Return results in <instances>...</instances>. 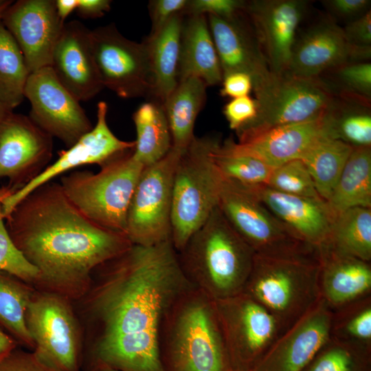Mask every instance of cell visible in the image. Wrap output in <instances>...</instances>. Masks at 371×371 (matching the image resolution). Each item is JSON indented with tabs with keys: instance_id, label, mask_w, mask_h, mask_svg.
<instances>
[{
	"instance_id": "obj_1",
	"label": "cell",
	"mask_w": 371,
	"mask_h": 371,
	"mask_svg": "<svg viewBox=\"0 0 371 371\" xmlns=\"http://www.w3.org/2000/svg\"><path fill=\"white\" fill-rule=\"evenodd\" d=\"M191 286L171 240L133 244L95 269L80 299L89 328V370L164 371L161 323L175 300Z\"/></svg>"
},
{
	"instance_id": "obj_2",
	"label": "cell",
	"mask_w": 371,
	"mask_h": 371,
	"mask_svg": "<svg viewBox=\"0 0 371 371\" xmlns=\"http://www.w3.org/2000/svg\"><path fill=\"white\" fill-rule=\"evenodd\" d=\"M5 220L14 243L38 271L32 286L71 302L86 294L95 269L133 245L125 234L89 219L52 181L24 197Z\"/></svg>"
},
{
	"instance_id": "obj_3",
	"label": "cell",
	"mask_w": 371,
	"mask_h": 371,
	"mask_svg": "<svg viewBox=\"0 0 371 371\" xmlns=\"http://www.w3.org/2000/svg\"><path fill=\"white\" fill-rule=\"evenodd\" d=\"M164 371H230L214 301L193 286L166 312L159 332Z\"/></svg>"
},
{
	"instance_id": "obj_4",
	"label": "cell",
	"mask_w": 371,
	"mask_h": 371,
	"mask_svg": "<svg viewBox=\"0 0 371 371\" xmlns=\"http://www.w3.org/2000/svg\"><path fill=\"white\" fill-rule=\"evenodd\" d=\"M254 255L218 205L177 251L188 281L213 300L243 292Z\"/></svg>"
},
{
	"instance_id": "obj_5",
	"label": "cell",
	"mask_w": 371,
	"mask_h": 371,
	"mask_svg": "<svg viewBox=\"0 0 371 371\" xmlns=\"http://www.w3.org/2000/svg\"><path fill=\"white\" fill-rule=\"evenodd\" d=\"M318 251L291 256L254 255L243 293L267 309L282 333L322 297Z\"/></svg>"
},
{
	"instance_id": "obj_6",
	"label": "cell",
	"mask_w": 371,
	"mask_h": 371,
	"mask_svg": "<svg viewBox=\"0 0 371 371\" xmlns=\"http://www.w3.org/2000/svg\"><path fill=\"white\" fill-rule=\"evenodd\" d=\"M132 150L106 161L97 173L74 171L60 183L67 197L89 219L124 234L128 206L144 168Z\"/></svg>"
},
{
	"instance_id": "obj_7",
	"label": "cell",
	"mask_w": 371,
	"mask_h": 371,
	"mask_svg": "<svg viewBox=\"0 0 371 371\" xmlns=\"http://www.w3.org/2000/svg\"><path fill=\"white\" fill-rule=\"evenodd\" d=\"M216 139L195 136L177 163L171 211V241L177 251L218 205L222 179L210 155Z\"/></svg>"
},
{
	"instance_id": "obj_8",
	"label": "cell",
	"mask_w": 371,
	"mask_h": 371,
	"mask_svg": "<svg viewBox=\"0 0 371 371\" xmlns=\"http://www.w3.org/2000/svg\"><path fill=\"white\" fill-rule=\"evenodd\" d=\"M255 96L258 106L257 117L236 134L238 139L317 119L337 102L329 85L319 77L304 78L286 73L274 74L271 81Z\"/></svg>"
},
{
	"instance_id": "obj_9",
	"label": "cell",
	"mask_w": 371,
	"mask_h": 371,
	"mask_svg": "<svg viewBox=\"0 0 371 371\" xmlns=\"http://www.w3.org/2000/svg\"><path fill=\"white\" fill-rule=\"evenodd\" d=\"M218 207L255 254L284 257L317 249L295 237L253 192L223 179Z\"/></svg>"
},
{
	"instance_id": "obj_10",
	"label": "cell",
	"mask_w": 371,
	"mask_h": 371,
	"mask_svg": "<svg viewBox=\"0 0 371 371\" xmlns=\"http://www.w3.org/2000/svg\"><path fill=\"white\" fill-rule=\"evenodd\" d=\"M214 301L230 370L251 371L282 334L278 321L243 292Z\"/></svg>"
},
{
	"instance_id": "obj_11",
	"label": "cell",
	"mask_w": 371,
	"mask_h": 371,
	"mask_svg": "<svg viewBox=\"0 0 371 371\" xmlns=\"http://www.w3.org/2000/svg\"><path fill=\"white\" fill-rule=\"evenodd\" d=\"M67 298L35 289L25 313V322L34 342L32 350L59 371H80L81 333Z\"/></svg>"
},
{
	"instance_id": "obj_12",
	"label": "cell",
	"mask_w": 371,
	"mask_h": 371,
	"mask_svg": "<svg viewBox=\"0 0 371 371\" xmlns=\"http://www.w3.org/2000/svg\"><path fill=\"white\" fill-rule=\"evenodd\" d=\"M181 154L171 148L161 160L144 168L126 216L125 234L133 244L171 240L173 178Z\"/></svg>"
},
{
	"instance_id": "obj_13",
	"label": "cell",
	"mask_w": 371,
	"mask_h": 371,
	"mask_svg": "<svg viewBox=\"0 0 371 371\" xmlns=\"http://www.w3.org/2000/svg\"><path fill=\"white\" fill-rule=\"evenodd\" d=\"M95 67L102 86L122 98L150 99L153 80L146 43L124 37L113 23L90 30Z\"/></svg>"
},
{
	"instance_id": "obj_14",
	"label": "cell",
	"mask_w": 371,
	"mask_h": 371,
	"mask_svg": "<svg viewBox=\"0 0 371 371\" xmlns=\"http://www.w3.org/2000/svg\"><path fill=\"white\" fill-rule=\"evenodd\" d=\"M31 104L29 117L69 148L93 126L77 100L56 77L51 67L31 73L24 89Z\"/></svg>"
},
{
	"instance_id": "obj_15",
	"label": "cell",
	"mask_w": 371,
	"mask_h": 371,
	"mask_svg": "<svg viewBox=\"0 0 371 371\" xmlns=\"http://www.w3.org/2000/svg\"><path fill=\"white\" fill-rule=\"evenodd\" d=\"M107 111V104L100 101L97 106L95 126L68 150L61 151L56 161L3 200L1 207L5 218L24 197L55 177L83 165L102 166L113 157L134 148L135 141L122 140L111 131L106 122Z\"/></svg>"
},
{
	"instance_id": "obj_16",
	"label": "cell",
	"mask_w": 371,
	"mask_h": 371,
	"mask_svg": "<svg viewBox=\"0 0 371 371\" xmlns=\"http://www.w3.org/2000/svg\"><path fill=\"white\" fill-rule=\"evenodd\" d=\"M303 0L245 1L247 16L271 72L279 76L288 71L295 33L306 10Z\"/></svg>"
},
{
	"instance_id": "obj_17",
	"label": "cell",
	"mask_w": 371,
	"mask_h": 371,
	"mask_svg": "<svg viewBox=\"0 0 371 371\" xmlns=\"http://www.w3.org/2000/svg\"><path fill=\"white\" fill-rule=\"evenodd\" d=\"M1 21L20 47L30 74L50 66L64 25L57 14L55 0L12 3Z\"/></svg>"
},
{
	"instance_id": "obj_18",
	"label": "cell",
	"mask_w": 371,
	"mask_h": 371,
	"mask_svg": "<svg viewBox=\"0 0 371 371\" xmlns=\"http://www.w3.org/2000/svg\"><path fill=\"white\" fill-rule=\"evenodd\" d=\"M333 317L322 298L278 337L251 371H302L330 339Z\"/></svg>"
},
{
	"instance_id": "obj_19",
	"label": "cell",
	"mask_w": 371,
	"mask_h": 371,
	"mask_svg": "<svg viewBox=\"0 0 371 371\" xmlns=\"http://www.w3.org/2000/svg\"><path fill=\"white\" fill-rule=\"evenodd\" d=\"M52 137L27 116L9 113L0 122V178L25 185L52 155Z\"/></svg>"
},
{
	"instance_id": "obj_20",
	"label": "cell",
	"mask_w": 371,
	"mask_h": 371,
	"mask_svg": "<svg viewBox=\"0 0 371 371\" xmlns=\"http://www.w3.org/2000/svg\"><path fill=\"white\" fill-rule=\"evenodd\" d=\"M219 58L223 77L242 72L251 76L256 93L274 76L268 67L251 26L243 10L230 19L207 15Z\"/></svg>"
},
{
	"instance_id": "obj_21",
	"label": "cell",
	"mask_w": 371,
	"mask_h": 371,
	"mask_svg": "<svg viewBox=\"0 0 371 371\" xmlns=\"http://www.w3.org/2000/svg\"><path fill=\"white\" fill-rule=\"evenodd\" d=\"M89 32L78 21L64 23L49 66L58 81L79 102L93 98L104 88L93 59Z\"/></svg>"
},
{
	"instance_id": "obj_22",
	"label": "cell",
	"mask_w": 371,
	"mask_h": 371,
	"mask_svg": "<svg viewBox=\"0 0 371 371\" xmlns=\"http://www.w3.org/2000/svg\"><path fill=\"white\" fill-rule=\"evenodd\" d=\"M244 189L253 192L302 243L315 249L327 243L337 214L323 199L289 194L267 185Z\"/></svg>"
},
{
	"instance_id": "obj_23",
	"label": "cell",
	"mask_w": 371,
	"mask_h": 371,
	"mask_svg": "<svg viewBox=\"0 0 371 371\" xmlns=\"http://www.w3.org/2000/svg\"><path fill=\"white\" fill-rule=\"evenodd\" d=\"M330 111L315 120L276 127L237 142L229 138L223 144L234 152L251 155L275 168L300 159L318 139L331 137Z\"/></svg>"
},
{
	"instance_id": "obj_24",
	"label": "cell",
	"mask_w": 371,
	"mask_h": 371,
	"mask_svg": "<svg viewBox=\"0 0 371 371\" xmlns=\"http://www.w3.org/2000/svg\"><path fill=\"white\" fill-rule=\"evenodd\" d=\"M355 60L342 27L326 20L310 28L295 42L286 74L317 78L327 71Z\"/></svg>"
},
{
	"instance_id": "obj_25",
	"label": "cell",
	"mask_w": 371,
	"mask_h": 371,
	"mask_svg": "<svg viewBox=\"0 0 371 371\" xmlns=\"http://www.w3.org/2000/svg\"><path fill=\"white\" fill-rule=\"evenodd\" d=\"M317 250L322 297L332 308L368 295L371 289L369 262L337 252L325 245Z\"/></svg>"
},
{
	"instance_id": "obj_26",
	"label": "cell",
	"mask_w": 371,
	"mask_h": 371,
	"mask_svg": "<svg viewBox=\"0 0 371 371\" xmlns=\"http://www.w3.org/2000/svg\"><path fill=\"white\" fill-rule=\"evenodd\" d=\"M196 77L208 86L221 83L223 72L206 15H185L183 21L178 80Z\"/></svg>"
},
{
	"instance_id": "obj_27",
	"label": "cell",
	"mask_w": 371,
	"mask_h": 371,
	"mask_svg": "<svg viewBox=\"0 0 371 371\" xmlns=\"http://www.w3.org/2000/svg\"><path fill=\"white\" fill-rule=\"evenodd\" d=\"M184 14L174 16L158 32L148 35L146 45L153 80L150 100L163 104L177 86L181 34Z\"/></svg>"
},
{
	"instance_id": "obj_28",
	"label": "cell",
	"mask_w": 371,
	"mask_h": 371,
	"mask_svg": "<svg viewBox=\"0 0 371 371\" xmlns=\"http://www.w3.org/2000/svg\"><path fill=\"white\" fill-rule=\"evenodd\" d=\"M207 87L205 82L196 77L181 80L163 103L172 137V148L180 153L195 137L194 127L206 102Z\"/></svg>"
},
{
	"instance_id": "obj_29",
	"label": "cell",
	"mask_w": 371,
	"mask_h": 371,
	"mask_svg": "<svg viewBox=\"0 0 371 371\" xmlns=\"http://www.w3.org/2000/svg\"><path fill=\"white\" fill-rule=\"evenodd\" d=\"M136 130L133 157L144 167L164 158L172 148V137L163 104L149 100L133 115Z\"/></svg>"
},
{
	"instance_id": "obj_30",
	"label": "cell",
	"mask_w": 371,
	"mask_h": 371,
	"mask_svg": "<svg viewBox=\"0 0 371 371\" xmlns=\"http://www.w3.org/2000/svg\"><path fill=\"white\" fill-rule=\"evenodd\" d=\"M326 202L335 214L371 207V146L353 147Z\"/></svg>"
},
{
	"instance_id": "obj_31",
	"label": "cell",
	"mask_w": 371,
	"mask_h": 371,
	"mask_svg": "<svg viewBox=\"0 0 371 371\" xmlns=\"http://www.w3.org/2000/svg\"><path fill=\"white\" fill-rule=\"evenodd\" d=\"M353 147L344 142L324 136L301 155L322 199L328 201Z\"/></svg>"
},
{
	"instance_id": "obj_32",
	"label": "cell",
	"mask_w": 371,
	"mask_h": 371,
	"mask_svg": "<svg viewBox=\"0 0 371 371\" xmlns=\"http://www.w3.org/2000/svg\"><path fill=\"white\" fill-rule=\"evenodd\" d=\"M35 289L30 284L0 271V328L16 342L34 350V342L25 322V313Z\"/></svg>"
},
{
	"instance_id": "obj_33",
	"label": "cell",
	"mask_w": 371,
	"mask_h": 371,
	"mask_svg": "<svg viewBox=\"0 0 371 371\" xmlns=\"http://www.w3.org/2000/svg\"><path fill=\"white\" fill-rule=\"evenodd\" d=\"M324 245L370 262L371 207H356L337 214L330 237Z\"/></svg>"
},
{
	"instance_id": "obj_34",
	"label": "cell",
	"mask_w": 371,
	"mask_h": 371,
	"mask_svg": "<svg viewBox=\"0 0 371 371\" xmlns=\"http://www.w3.org/2000/svg\"><path fill=\"white\" fill-rule=\"evenodd\" d=\"M210 155L221 179L243 188L267 185L274 169L254 157L232 151L218 137Z\"/></svg>"
},
{
	"instance_id": "obj_35",
	"label": "cell",
	"mask_w": 371,
	"mask_h": 371,
	"mask_svg": "<svg viewBox=\"0 0 371 371\" xmlns=\"http://www.w3.org/2000/svg\"><path fill=\"white\" fill-rule=\"evenodd\" d=\"M30 74L20 47L0 21V101L8 110L12 111L25 98Z\"/></svg>"
},
{
	"instance_id": "obj_36",
	"label": "cell",
	"mask_w": 371,
	"mask_h": 371,
	"mask_svg": "<svg viewBox=\"0 0 371 371\" xmlns=\"http://www.w3.org/2000/svg\"><path fill=\"white\" fill-rule=\"evenodd\" d=\"M371 346L331 335L302 371H371Z\"/></svg>"
},
{
	"instance_id": "obj_37",
	"label": "cell",
	"mask_w": 371,
	"mask_h": 371,
	"mask_svg": "<svg viewBox=\"0 0 371 371\" xmlns=\"http://www.w3.org/2000/svg\"><path fill=\"white\" fill-rule=\"evenodd\" d=\"M331 137L352 147L371 146L370 103L350 98L330 111Z\"/></svg>"
},
{
	"instance_id": "obj_38",
	"label": "cell",
	"mask_w": 371,
	"mask_h": 371,
	"mask_svg": "<svg viewBox=\"0 0 371 371\" xmlns=\"http://www.w3.org/2000/svg\"><path fill=\"white\" fill-rule=\"evenodd\" d=\"M331 335L345 340L370 344V297L367 295L344 305L336 315L333 314Z\"/></svg>"
},
{
	"instance_id": "obj_39",
	"label": "cell",
	"mask_w": 371,
	"mask_h": 371,
	"mask_svg": "<svg viewBox=\"0 0 371 371\" xmlns=\"http://www.w3.org/2000/svg\"><path fill=\"white\" fill-rule=\"evenodd\" d=\"M267 186L289 194L321 198L309 172L299 159L275 168Z\"/></svg>"
},
{
	"instance_id": "obj_40",
	"label": "cell",
	"mask_w": 371,
	"mask_h": 371,
	"mask_svg": "<svg viewBox=\"0 0 371 371\" xmlns=\"http://www.w3.org/2000/svg\"><path fill=\"white\" fill-rule=\"evenodd\" d=\"M4 221L0 205V271L33 286L37 280L38 271L15 245Z\"/></svg>"
},
{
	"instance_id": "obj_41",
	"label": "cell",
	"mask_w": 371,
	"mask_h": 371,
	"mask_svg": "<svg viewBox=\"0 0 371 371\" xmlns=\"http://www.w3.org/2000/svg\"><path fill=\"white\" fill-rule=\"evenodd\" d=\"M335 78L343 88L342 96L367 102L371 98V64L350 62L335 69Z\"/></svg>"
},
{
	"instance_id": "obj_42",
	"label": "cell",
	"mask_w": 371,
	"mask_h": 371,
	"mask_svg": "<svg viewBox=\"0 0 371 371\" xmlns=\"http://www.w3.org/2000/svg\"><path fill=\"white\" fill-rule=\"evenodd\" d=\"M343 30L348 42L353 48L355 60L363 61L370 58L371 54L370 10L350 21Z\"/></svg>"
},
{
	"instance_id": "obj_43",
	"label": "cell",
	"mask_w": 371,
	"mask_h": 371,
	"mask_svg": "<svg viewBox=\"0 0 371 371\" xmlns=\"http://www.w3.org/2000/svg\"><path fill=\"white\" fill-rule=\"evenodd\" d=\"M258 102L249 95L231 99L223 108L229 128L236 133L247 128L257 117Z\"/></svg>"
},
{
	"instance_id": "obj_44",
	"label": "cell",
	"mask_w": 371,
	"mask_h": 371,
	"mask_svg": "<svg viewBox=\"0 0 371 371\" xmlns=\"http://www.w3.org/2000/svg\"><path fill=\"white\" fill-rule=\"evenodd\" d=\"M245 1L240 0H188L185 15H214L224 19L240 13Z\"/></svg>"
},
{
	"instance_id": "obj_45",
	"label": "cell",
	"mask_w": 371,
	"mask_h": 371,
	"mask_svg": "<svg viewBox=\"0 0 371 371\" xmlns=\"http://www.w3.org/2000/svg\"><path fill=\"white\" fill-rule=\"evenodd\" d=\"M0 371H59L33 352L16 348L0 361Z\"/></svg>"
},
{
	"instance_id": "obj_46",
	"label": "cell",
	"mask_w": 371,
	"mask_h": 371,
	"mask_svg": "<svg viewBox=\"0 0 371 371\" xmlns=\"http://www.w3.org/2000/svg\"><path fill=\"white\" fill-rule=\"evenodd\" d=\"M188 0H152L148 8L151 21L149 35L158 32L174 16L184 14Z\"/></svg>"
},
{
	"instance_id": "obj_47",
	"label": "cell",
	"mask_w": 371,
	"mask_h": 371,
	"mask_svg": "<svg viewBox=\"0 0 371 371\" xmlns=\"http://www.w3.org/2000/svg\"><path fill=\"white\" fill-rule=\"evenodd\" d=\"M220 93L232 99L249 95L253 90L250 76L242 72H233L223 76Z\"/></svg>"
},
{
	"instance_id": "obj_48",
	"label": "cell",
	"mask_w": 371,
	"mask_h": 371,
	"mask_svg": "<svg viewBox=\"0 0 371 371\" xmlns=\"http://www.w3.org/2000/svg\"><path fill=\"white\" fill-rule=\"evenodd\" d=\"M324 3L336 16L352 20L370 10L368 7L370 5L368 0H330Z\"/></svg>"
},
{
	"instance_id": "obj_49",
	"label": "cell",
	"mask_w": 371,
	"mask_h": 371,
	"mask_svg": "<svg viewBox=\"0 0 371 371\" xmlns=\"http://www.w3.org/2000/svg\"><path fill=\"white\" fill-rule=\"evenodd\" d=\"M110 0H78L77 13L82 18H98L102 16L111 9Z\"/></svg>"
},
{
	"instance_id": "obj_50",
	"label": "cell",
	"mask_w": 371,
	"mask_h": 371,
	"mask_svg": "<svg viewBox=\"0 0 371 371\" xmlns=\"http://www.w3.org/2000/svg\"><path fill=\"white\" fill-rule=\"evenodd\" d=\"M16 341L0 328V361L18 347Z\"/></svg>"
},
{
	"instance_id": "obj_51",
	"label": "cell",
	"mask_w": 371,
	"mask_h": 371,
	"mask_svg": "<svg viewBox=\"0 0 371 371\" xmlns=\"http://www.w3.org/2000/svg\"><path fill=\"white\" fill-rule=\"evenodd\" d=\"M57 14L62 21L77 8L78 0H55Z\"/></svg>"
},
{
	"instance_id": "obj_52",
	"label": "cell",
	"mask_w": 371,
	"mask_h": 371,
	"mask_svg": "<svg viewBox=\"0 0 371 371\" xmlns=\"http://www.w3.org/2000/svg\"><path fill=\"white\" fill-rule=\"evenodd\" d=\"M15 189H10L8 188H3L0 189V205L3 201V200L10 195Z\"/></svg>"
},
{
	"instance_id": "obj_53",
	"label": "cell",
	"mask_w": 371,
	"mask_h": 371,
	"mask_svg": "<svg viewBox=\"0 0 371 371\" xmlns=\"http://www.w3.org/2000/svg\"><path fill=\"white\" fill-rule=\"evenodd\" d=\"M10 112L12 111L8 110L0 101V122Z\"/></svg>"
},
{
	"instance_id": "obj_54",
	"label": "cell",
	"mask_w": 371,
	"mask_h": 371,
	"mask_svg": "<svg viewBox=\"0 0 371 371\" xmlns=\"http://www.w3.org/2000/svg\"><path fill=\"white\" fill-rule=\"evenodd\" d=\"M12 3V1H8V2L4 4L3 5L1 6L0 7V21L1 20L2 17H3V15L5 12V11L6 10V9L8 8V7Z\"/></svg>"
},
{
	"instance_id": "obj_55",
	"label": "cell",
	"mask_w": 371,
	"mask_h": 371,
	"mask_svg": "<svg viewBox=\"0 0 371 371\" xmlns=\"http://www.w3.org/2000/svg\"><path fill=\"white\" fill-rule=\"evenodd\" d=\"M89 371H120V370L109 368H98L92 369Z\"/></svg>"
},
{
	"instance_id": "obj_56",
	"label": "cell",
	"mask_w": 371,
	"mask_h": 371,
	"mask_svg": "<svg viewBox=\"0 0 371 371\" xmlns=\"http://www.w3.org/2000/svg\"><path fill=\"white\" fill-rule=\"evenodd\" d=\"M8 1L0 0V7L5 4Z\"/></svg>"
},
{
	"instance_id": "obj_57",
	"label": "cell",
	"mask_w": 371,
	"mask_h": 371,
	"mask_svg": "<svg viewBox=\"0 0 371 371\" xmlns=\"http://www.w3.org/2000/svg\"><path fill=\"white\" fill-rule=\"evenodd\" d=\"M230 371H232V370H230Z\"/></svg>"
}]
</instances>
